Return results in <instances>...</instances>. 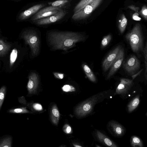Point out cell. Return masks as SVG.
<instances>
[{
	"mask_svg": "<svg viewBox=\"0 0 147 147\" xmlns=\"http://www.w3.org/2000/svg\"><path fill=\"white\" fill-rule=\"evenodd\" d=\"M5 55L3 53L0 51V57L1 56H2Z\"/></svg>",
	"mask_w": 147,
	"mask_h": 147,
	"instance_id": "38",
	"label": "cell"
},
{
	"mask_svg": "<svg viewBox=\"0 0 147 147\" xmlns=\"http://www.w3.org/2000/svg\"><path fill=\"white\" fill-rule=\"evenodd\" d=\"M60 114L57 106L53 105L51 108V117L52 122L57 125L59 121Z\"/></svg>",
	"mask_w": 147,
	"mask_h": 147,
	"instance_id": "16",
	"label": "cell"
},
{
	"mask_svg": "<svg viewBox=\"0 0 147 147\" xmlns=\"http://www.w3.org/2000/svg\"><path fill=\"white\" fill-rule=\"evenodd\" d=\"M147 45L146 43V45L144 48L143 51L145 58V77L146 79H147Z\"/></svg>",
	"mask_w": 147,
	"mask_h": 147,
	"instance_id": "29",
	"label": "cell"
},
{
	"mask_svg": "<svg viewBox=\"0 0 147 147\" xmlns=\"http://www.w3.org/2000/svg\"><path fill=\"white\" fill-rule=\"evenodd\" d=\"M8 112L11 113H25L30 112L26 107H23L15 109H11L8 111Z\"/></svg>",
	"mask_w": 147,
	"mask_h": 147,
	"instance_id": "24",
	"label": "cell"
},
{
	"mask_svg": "<svg viewBox=\"0 0 147 147\" xmlns=\"http://www.w3.org/2000/svg\"><path fill=\"white\" fill-rule=\"evenodd\" d=\"M130 144L131 146L134 147L143 146V142L141 139L138 137L133 136L130 139Z\"/></svg>",
	"mask_w": 147,
	"mask_h": 147,
	"instance_id": "19",
	"label": "cell"
},
{
	"mask_svg": "<svg viewBox=\"0 0 147 147\" xmlns=\"http://www.w3.org/2000/svg\"><path fill=\"white\" fill-rule=\"evenodd\" d=\"M133 84V80L128 78H122L117 87L115 94L124 95L130 90Z\"/></svg>",
	"mask_w": 147,
	"mask_h": 147,
	"instance_id": "11",
	"label": "cell"
},
{
	"mask_svg": "<svg viewBox=\"0 0 147 147\" xmlns=\"http://www.w3.org/2000/svg\"><path fill=\"white\" fill-rule=\"evenodd\" d=\"M93 0H81L76 5L74 10V13L79 11L89 4Z\"/></svg>",
	"mask_w": 147,
	"mask_h": 147,
	"instance_id": "21",
	"label": "cell"
},
{
	"mask_svg": "<svg viewBox=\"0 0 147 147\" xmlns=\"http://www.w3.org/2000/svg\"><path fill=\"white\" fill-rule=\"evenodd\" d=\"M45 5V4H38L27 9L21 10L19 11L16 16V21L18 22H21L26 20Z\"/></svg>",
	"mask_w": 147,
	"mask_h": 147,
	"instance_id": "6",
	"label": "cell"
},
{
	"mask_svg": "<svg viewBox=\"0 0 147 147\" xmlns=\"http://www.w3.org/2000/svg\"><path fill=\"white\" fill-rule=\"evenodd\" d=\"M132 17L133 19L135 20L140 21L141 20V18L138 17V14L137 13L134 14Z\"/></svg>",
	"mask_w": 147,
	"mask_h": 147,
	"instance_id": "35",
	"label": "cell"
},
{
	"mask_svg": "<svg viewBox=\"0 0 147 147\" xmlns=\"http://www.w3.org/2000/svg\"><path fill=\"white\" fill-rule=\"evenodd\" d=\"M95 136L98 140L105 146L111 147L118 146L116 143L99 130L96 131Z\"/></svg>",
	"mask_w": 147,
	"mask_h": 147,
	"instance_id": "15",
	"label": "cell"
},
{
	"mask_svg": "<svg viewBox=\"0 0 147 147\" xmlns=\"http://www.w3.org/2000/svg\"><path fill=\"white\" fill-rule=\"evenodd\" d=\"M18 51L16 48L13 49L11 52L10 57L9 66L11 68L13 65L18 56Z\"/></svg>",
	"mask_w": 147,
	"mask_h": 147,
	"instance_id": "25",
	"label": "cell"
},
{
	"mask_svg": "<svg viewBox=\"0 0 147 147\" xmlns=\"http://www.w3.org/2000/svg\"><path fill=\"white\" fill-rule=\"evenodd\" d=\"M67 13L65 10L61 9L57 13L48 17L33 22L38 25H44L55 22L63 18Z\"/></svg>",
	"mask_w": 147,
	"mask_h": 147,
	"instance_id": "7",
	"label": "cell"
},
{
	"mask_svg": "<svg viewBox=\"0 0 147 147\" xmlns=\"http://www.w3.org/2000/svg\"><path fill=\"white\" fill-rule=\"evenodd\" d=\"M21 37L25 43L29 46L32 56L37 55L39 50L40 41L36 31L31 29L25 30L22 32Z\"/></svg>",
	"mask_w": 147,
	"mask_h": 147,
	"instance_id": "4",
	"label": "cell"
},
{
	"mask_svg": "<svg viewBox=\"0 0 147 147\" xmlns=\"http://www.w3.org/2000/svg\"><path fill=\"white\" fill-rule=\"evenodd\" d=\"M140 102V96L137 95L128 104L127 107L128 112L131 113L138 107Z\"/></svg>",
	"mask_w": 147,
	"mask_h": 147,
	"instance_id": "18",
	"label": "cell"
},
{
	"mask_svg": "<svg viewBox=\"0 0 147 147\" xmlns=\"http://www.w3.org/2000/svg\"><path fill=\"white\" fill-rule=\"evenodd\" d=\"M0 32H1V30H0Z\"/></svg>",
	"mask_w": 147,
	"mask_h": 147,
	"instance_id": "40",
	"label": "cell"
},
{
	"mask_svg": "<svg viewBox=\"0 0 147 147\" xmlns=\"http://www.w3.org/2000/svg\"><path fill=\"white\" fill-rule=\"evenodd\" d=\"M121 48L120 45L116 47L104 59L102 63V67L104 72L107 71L111 67Z\"/></svg>",
	"mask_w": 147,
	"mask_h": 147,
	"instance_id": "12",
	"label": "cell"
},
{
	"mask_svg": "<svg viewBox=\"0 0 147 147\" xmlns=\"http://www.w3.org/2000/svg\"><path fill=\"white\" fill-rule=\"evenodd\" d=\"M124 49L121 48L115 60L111 66V69L108 74L107 79L110 78L121 66L124 58Z\"/></svg>",
	"mask_w": 147,
	"mask_h": 147,
	"instance_id": "10",
	"label": "cell"
},
{
	"mask_svg": "<svg viewBox=\"0 0 147 147\" xmlns=\"http://www.w3.org/2000/svg\"><path fill=\"white\" fill-rule=\"evenodd\" d=\"M125 37L134 52H138L143 49V38L140 24L135 25L131 31L126 35Z\"/></svg>",
	"mask_w": 147,
	"mask_h": 147,
	"instance_id": "2",
	"label": "cell"
},
{
	"mask_svg": "<svg viewBox=\"0 0 147 147\" xmlns=\"http://www.w3.org/2000/svg\"><path fill=\"white\" fill-rule=\"evenodd\" d=\"M74 146L76 147H82V146L79 145H78L74 144Z\"/></svg>",
	"mask_w": 147,
	"mask_h": 147,
	"instance_id": "37",
	"label": "cell"
},
{
	"mask_svg": "<svg viewBox=\"0 0 147 147\" xmlns=\"http://www.w3.org/2000/svg\"><path fill=\"white\" fill-rule=\"evenodd\" d=\"M54 76L56 78L61 79L63 78L64 74H63L58 72H53Z\"/></svg>",
	"mask_w": 147,
	"mask_h": 147,
	"instance_id": "34",
	"label": "cell"
},
{
	"mask_svg": "<svg viewBox=\"0 0 147 147\" xmlns=\"http://www.w3.org/2000/svg\"><path fill=\"white\" fill-rule=\"evenodd\" d=\"M62 90L65 92H72L76 91L75 88L72 86L69 85H65L62 88Z\"/></svg>",
	"mask_w": 147,
	"mask_h": 147,
	"instance_id": "30",
	"label": "cell"
},
{
	"mask_svg": "<svg viewBox=\"0 0 147 147\" xmlns=\"http://www.w3.org/2000/svg\"><path fill=\"white\" fill-rule=\"evenodd\" d=\"M6 92V87L3 86L0 89V110L4 100Z\"/></svg>",
	"mask_w": 147,
	"mask_h": 147,
	"instance_id": "28",
	"label": "cell"
},
{
	"mask_svg": "<svg viewBox=\"0 0 147 147\" xmlns=\"http://www.w3.org/2000/svg\"><path fill=\"white\" fill-rule=\"evenodd\" d=\"M127 24V20L124 14L121 16V19L119 21L118 24V28L121 34L124 32Z\"/></svg>",
	"mask_w": 147,
	"mask_h": 147,
	"instance_id": "20",
	"label": "cell"
},
{
	"mask_svg": "<svg viewBox=\"0 0 147 147\" xmlns=\"http://www.w3.org/2000/svg\"><path fill=\"white\" fill-rule=\"evenodd\" d=\"M38 76L36 73L32 72L29 75L27 86L29 94L36 93L38 84Z\"/></svg>",
	"mask_w": 147,
	"mask_h": 147,
	"instance_id": "14",
	"label": "cell"
},
{
	"mask_svg": "<svg viewBox=\"0 0 147 147\" xmlns=\"http://www.w3.org/2000/svg\"><path fill=\"white\" fill-rule=\"evenodd\" d=\"M141 13L143 16L146 20L147 16V9L146 6L143 7L141 11Z\"/></svg>",
	"mask_w": 147,
	"mask_h": 147,
	"instance_id": "33",
	"label": "cell"
},
{
	"mask_svg": "<svg viewBox=\"0 0 147 147\" xmlns=\"http://www.w3.org/2000/svg\"><path fill=\"white\" fill-rule=\"evenodd\" d=\"M69 2V1L68 0H58L52 2H49L48 4L53 6L59 7L68 3Z\"/></svg>",
	"mask_w": 147,
	"mask_h": 147,
	"instance_id": "27",
	"label": "cell"
},
{
	"mask_svg": "<svg viewBox=\"0 0 147 147\" xmlns=\"http://www.w3.org/2000/svg\"><path fill=\"white\" fill-rule=\"evenodd\" d=\"M102 0H93L79 11L74 13L72 19L76 21L86 18L99 6Z\"/></svg>",
	"mask_w": 147,
	"mask_h": 147,
	"instance_id": "5",
	"label": "cell"
},
{
	"mask_svg": "<svg viewBox=\"0 0 147 147\" xmlns=\"http://www.w3.org/2000/svg\"><path fill=\"white\" fill-rule=\"evenodd\" d=\"M62 9L61 7L52 6L42 8L32 16L30 20L33 22L37 20L49 17L54 14Z\"/></svg>",
	"mask_w": 147,
	"mask_h": 147,
	"instance_id": "8",
	"label": "cell"
},
{
	"mask_svg": "<svg viewBox=\"0 0 147 147\" xmlns=\"http://www.w3.org/2000/svg\"><path fill=\"white\" fill-rule=\"evenodd\" d=\"M12 138L8 136L0 140V147H11Z\"/></svg>",
	"mask_w": 147,
	"mask_h": 147,
	"instance_id": "23",
	"label": "cell"
},
{
	"mask_svg": "<svg viewBox=\"0 0 147 147\" xmlns=\"http://www.w3.org/2000/svg\"><path fill=\"white\" fill-rule=\"evenodd\" d=\"M111 39L112 36L110 34H109L105 36L103 38L101 42V47L103 48L106 47L110 43Z\"/></svg>",
	"mask_w": 147,
	"mask_h": 147,
	"instance_id": "26",
	"label": "cell"
},
{
	"mask_svg": "<svg viewBox=\"0 0 147 147\" xmlns=\"http://www.w3.org/2000/svg\"><path fill=\"white\" fill-rule=\"evenodd\" d=\"M108 124V129L113 135L116 137H121L124 135L125 129L122 125L113 120L110 121Z\"/></svg>",
	"mask_w": 147,
	"mask_h": 147,
	"instance_id": "13",
	"label": "cell"
},
{
	"mask_svg": "<svg viewBox=\"0 0 147 147\" xmlns=\"http://www.w3.org/2000/svg\"><path fill=\"white\" fill-rule=\"evenodd\" d=\"M104 93H99L94 95L80 105L75 110L76 115L80 117L85 116L90 113L94 106L104 96Z\"/></svg>",
	"mask_w": 147,
	"mask_h": 147,
	"instance_id": "3",
	"label": "cell"
},
{
	"mask_svg": "<svg viewBox=\"0 0 147 147\" xmlns=\"http://www.w3.org/2000/svg\"><path fill=\"white\" fill-rule=\"evenodd\" d=\"M82 67L88 79L92 82H96V77L90 67L85 63L82 64Z\"/></svg>",
	"mask_w": 147,
	"mask_h": 147,
	"instance_id": "17",
	"label": "cell"
},
{
	"mask_svg": "<svg viewBox=\"0 0 147 147\" xmlns=\"http://www.w3.org/2000/svg\"><path fill=\"white\" fill-rule=\"evenodd\" d=\"M32 107L36 111H40L42 110V105L38 103H35L33 105Z\"/></svg>",
	"mask_w": 147,
	"mask_h": 147,
	"instance_id": "32",
	"label": "cell"
},
{
	"mask_svg": "<svg viewBox=\"0 0 147 147\" xmlns=\"http://www.w3.org/2000/svg\"><path fill=\"white\" fill-rule=\"evenodd\" d=\"M11 45L5 42L3 40L0 39V51L4 55L9 50Z\"/></svg>",
	"mask_w": 147,
	"mask_h": 147,
	"instance_id": "22",
	"label": "cell"
},
{
	"mask_svg": "<svg viewBox=\"0 0 147 147\" xmlns=\"http://www.w3.org/2000/svg\"><path fill=\"white\" fill-rule=\"evenodd\" d=\"M140 62L134 55H132L128 59L124 65L126 71L131 74H133L140 68Z\"/></svg>",
	"mask_w": 147,
	"mask_h": 147,
	"instance_id": "9",
	"label": "cell"
},
{
	"mask_svg": "<svg viewBox=\"0 0 147 147\" xmlns=\"http://www.w3.org/2000/svg\"><path fill=\"white\" fill-rule=\"evenodd\" d=\"M142 70L143 69H142L136 74L133 75L132 76V80H133L134 79L136 78V77L138 76L139 75L141 74V72Z\"/></svg>",
	"mask_w": 147,
	"mask_h": 147,
	"instance_id": "36",
	"label": "cell"
},
{
	"mask_svg": "<svg viewBox=\"0 0 147 147\" xmlns=\"http://www.w3.org/2000/svg\"><path fill=\"white\" fill-rule=\"evenodd\" d=\"M50 45L54 50L67 51L79 42L85 40L86 37L78 32H72L51 31L48 34Z\"/></svg>",
	"mask_w": 147,
	"mask_h": 147,
	"instance_id": "1",
	"label": "cell"
},
{
	"mask_svg": "<svg viewBox=\"0 0 147 147\" xmlns=\"http://www.w3.org/2000/svg\"><path fill=\"white\" fill-rule=\"evenodd\" d=\"M11 0L12 1H15L18 2V1H20L21 0Z\"/></svg>",
	"mask_w": 147,
	"mask_h": 147,
	"instance_id": "39",
	"label": "cell"
},
{
	"mask_svg": "<svg viewBox=\"0 0 147 147\" xmlns=\"http://www.w3.org/2000/svg\"><path fill=\"white\" fill-rule=\"evenodd\" d=\"M63 129V131L67 134H70L72 132V130L71 127L67 124H66L64 125Z\"/></svg>",
	"mask_w": 147,
	"mask_h": 147,
	"instance_id": "31",
	"label": "cell"
}]
</instances>
